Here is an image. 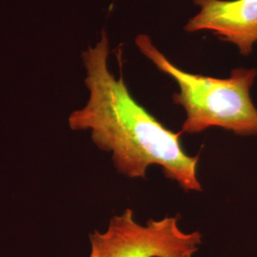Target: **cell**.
Instances as JSON below:
<instances>
[{
    "mask_svg": "<svg viewBox=\"0 0 257 257\" xmlns=\"http://www.w3.org/2000/svg\"><path fill=\"white\" fill-rule=\"evenodd\" d=\"M109 37L102 31L94 46L82 53L89 100L69 116L73 131H90L94 145L111 154L116 171L130 178H146L151 165L161 167L167 178L185 192H201L197 178L200 155L189 156L181 146V132L175 133L135 100L123 75L116 79L108 66Z\"/></svg>",
    "mask_w": 257,
    "mask_h": 257,
    "instance_id": "1",
    "label": "cell"
},
{
    "mask_svg": "<svg viewBox=\"0 0 257 257\" xmlns=\"http://www.w3.org/2000/svg\"><path fill=\"white\" fill-rule=\"evenodd\" d=\"M136 45L178 85L179 92L173 95V100L186 111L182 134L194 135L219 127L237 136H257V109L249 94L257 70L236 68L227 78L190 74L172 63L147 35H138Z\"/></svg>",
    "mask_w": 257,
    "mask_h": 257,
    "instance_id": "2",
    "label": "cell"
},
{
    "mask_svg": "<svg viewBox=\"0 0 257 257\" xmlns=\"http://www.w3.org/2000/svg\"><path fill=\"white\" fill-rule=\"evenodd\" d=\"M179 219L180 215L166 216L141 225L135 220L133 210L126 209L110 219L106 231L90 233L89 257H193L202 234L185 232Z\"/></svg>",
    "mask_w": 257,
    "mask_h": 257,
    "instance_id": "3",
    "label": "cell"
},
{
    "mask_svg": "<svg viewBox=\"0 0 257 257\" xmlns=\"http://www.w3.org/2000/svg\"><path fill=\"white\" fill-rule=\"evenodd\" d=\"M199 12L189 20L188 33L211 31L221 40L238 48L242 55L252 53L257 42V0H193Z\"/></svg>",
    "mask_w": 257,
    "mask_h": 257,
    "instance_id": "4",
    "label": "cell"
}]
</instances>
